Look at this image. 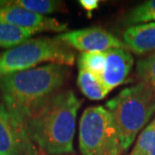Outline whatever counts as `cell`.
<instances>
[{"mask_svg":"<svg viewBox=\"0 0 155 155\" xmlns=\"http://www.w3.org/2000/svg\"><path fill=\"white\" fill-rule=\"evenodd\" d=\"M0 23L19 26L32 30L35 33L43 31L63 32L68 29V24L61 23L55 18L36 14L19 6L8 4L6 0H0Z\"/></svg>","mask_w":155,"mask_h":155,"instance_id":"ba28073f","label":"cell"},{"mask_svg":"<svg viewBox=\"0 0 155 155\" xmlns=\"http://www.w3.org/2000/svg\"><path fill=\"white\" fill-rule=\"evenodd\" d=\"M42 63L73 66V48L58 38L39 36L0 54V77L36 68Z\"/></svg>","mask_w":155,"mask_h":155,"instance_id":"277c9868","label":"cell"},{"mask_svg":"<svg viewBox=\"0 0 155 155\" xmlns=\"http://www.w3.org/2000/svg\"><path fill=\"white\" fill-rule=\"evenodd\" d=\"M130 155H155V118L140 133Z\"/></svg>","mask_w":155,"mask_h":155,"instance_id":"5bb4252c","label":"cell"},{"mask_svg":"<svg viewBox=\"0 0 155 155\" xmlns=\"http://www.w3.org/2000/svg\"><path fill=\"white\" fill-rule=\"evenodd\" d=\"M123 42L136 54L155 51V22L129 26L123 32Z\"/></svg>","mask_w":155,"mask_h":155,"instance_id":"30bf717a","label":"cell"},{"mask_svg":"<svg viewBox=\"0 0 155 155\" xmlns=\"http://www.w3.org/2000/svg\"><path fill=\"white\" fill-rule=\"evenodd\" d=\"M35 35L36 33L32 30L11 24L0 23V48H13L27 41Z\"/></svg>","mask_w":155,"mask_h":155,"instance_id":"4fadbf2b","label":"cell"},{"mask_svg":"<svg viewBox=\"0 0 155 155\" xmlns=\"http://www.w3.org/2000/svg\"><path fill=\"white\" fill-rule=\"evenodd\" d=\"M117 127L124 151L155 114V92L144 82L122 90L106 104Z\"/></svg>","mask_w":155,"mask_h":155,"instance_id":"3957f363","label":"cell"},{"mask_svg":"<svg viewBox=\"0 0 155 155\" xmlns=\"http://www.w3.org/2000/svg\"><path fill=\"white\" fill-rule=\"evenodd\" d=\"M8 4L25 9L33 13L45 15L55 12H66L67 8L63 1L55 0H6Z\"/></svg>","mask_w":155,"mask_h":155,"instance_id":"7c38bea8","label":"cell"},{"mask_svg":"<svg viewBox=\"0 0 155 155\" xmlns=\"http://www.w3.org/2000/svg\"><path fill=\"white\" fill-rule=\"evenodd\" d=\"M70 76V69L48 64L0 77L3 104L23 116L30 109L60 92Z\"/></svg>","mask_w":155,"mask_h":155,"instance_id":"7a4b0ae2","label":"cell"},{"mask_svg":"<svg viewBox=\"0 0 155 155\" xmlns=\"http://www.w3.org/2000/svg\"><path fill=\"white\" fill-rule=\"evenodd\" d=\"M0 155H38L23 117L0 104Z\"/></svg>","mask_w":155,"mask_h":155,"instance_id":"8992f818","label":"cell"},{"mask_svg":"<svg viewBox=\"0 0 155 155\" xmlns=\"http://www.w3.org/2000/svg\"><path fill=\"white\" fill-rule=\"evenodd\" d=\"M155 20V0H149L136 6L126 14L124 22L128 25L148 23V21Z\"/></svg>","mask_w":155,"mask_h":155,"instance_id":"9a60e30c","label":"cell"},{"mask_svg":"<svg viewBox=\"0 0 155 155\" xmlns=\"http://www.w3.org/2000/svg\"><path fill=\"white\" fill-rule=\"evenodd\" d=\"M78 86L87 98L94 101L103 100L111 92L104 85L101 79L81 68H79L78 74Z\"/></svg>","mask_w":155,"mask_h":155,"instance_id":"8fae6325","label":"cell"},{"mask_svg":"<svg viewBox=\"0 0 155 155\" xmlns=\"http://www.w3.org/2000/svg\"><path fill=\"white\" fill-rule=\"evenodd\" d=\"M105 69L101 80L112 91L126 82L131 73L134 58L127 48H112L105 52Z\"/></svg>","mask_w":155,"mask_h":155,"instance_id":"9c48e42d","label":"cell"},{"mask_svg":"<svg viewBox=\"0 0 155 155\" xmlns=\"http://www.w3.org/2000/svg\"><path fill=\"white\" fill-rule=\"evenodd\" d=\"M58 38L82 52H106L112 48H127L123 41L101 27H89L64 32Z\"/></svg>","mask_w":155,"mask_h":155,"instance_id":"52a82bcc","label":"cell"},{"mask_svg":"<svg viewBox=\"0 0 155 155\" xmlns=\"http://www.w3.org/2000/svg\"><path fill=\"white\" fill-rule=\"evenodd\" d=\"M136 76L140 82L146 83L155 92V52L140 58L137 61Z\"/></svg>","mask_w":155,"mask_h":155,"instance_id":"e0dca14e","label":"cell"},{"mask_svg":"<svg viewBox=\"0 0 155 155\" xmlns=\"http://www.w3.org/2000/svg\"><path fill=\"white\" fill-rule=\"evenodd\" d=\"M79 146L83 155H122L125 151L110 112L89 107L80 120Z\"/></svg>","mask_w":155,"mask_h":155,"instance_id":"5b68a950","label":"cell"},{"mask_svg":"<svg viewBox=\"0 0 155 155\" xmlns=\"http://www.w3.org/2000/svg\"><path fill=\"white\" fill-rule=\"evenodd\" d=\"M105 52H82L79 58V68L101 79L105 69Z\"/></svg>","mask_w":155,"mask_h":155,"instance_id":"2e32d148","label":"cell"},{"mask_svg":"<svg viewBox=\"0 0 155 155\" xmlns=\"http://www.w3.org/2000/svg\"><path fill=\"white\" fill-rule=\"evenodd\" d=\"M79 3H80V5L88 12L90 17H91L92 12L99 7L98 0H80Z\"/></svg>","mask_w":155,"mask_h":155,"instance_id":"ac0fdd59","label":"cell"},{"mask_svg":"<svg viewBox=\"0 0 155 155\" xmlns=\"http://www.w3.org/2000/svg\"><path fill=\"white\" fill-rule=\"evenodd\" d=\"M81 105L72 90H61L24 114L33 143L48 155L73 153L76 118Z\"/></svg>","mask_w":155,"mask_h":155,"instance_id":"6da1fadb","label":"cell"}]
</instances>
